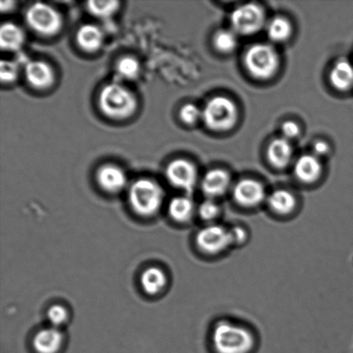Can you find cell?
<instances>
[{
    "instance_id": "5bb4252c",
    "label": "cell",
    "mask_w": 353,
    "mask_h": 353,
    "mask_svg": "<svg viewBox=\"0 0 353 353\" xmlns=\"http://www.w3.org/2000/svg\"><path fill=\"white\" fill-rule=\"evenodd\" d=\"M63 340V334L57 327H47L37 333L33 345L37 353H57L62 347Z\"/></svg>"
},
{
    "instance_id": "4dcf8cb0",
    "label": "cell",
    "mask_w": 353,
    "mask_h": 353,
    "mask_svg": "<svg viewBox=\"0 0 353 353\" xmlns=\"http://www.w3.org/2000/svg\"><path fill=\"white\" fill-rule=\"evenodd\" d=\"M282 132L283 138H285V139H293V138L299 137V134H300V128L295 122L289 121V122H285L283 124Z\"/></svg>"
},
{
    "instance_id": "8992f818",
    "label": "cell",
    "mask_w": 353,
    "mask_h": 353,
    "mask_svg": "<svg viewBox=\"0 0 353 353\" xmlns=\"http://www.w3.org/2000/svg\"><path fill=\"white\" fill-rule=\"evenodd\" d=\"M230 22L235 33L252 36L263 29L265 13L261 6L249 3L238 6L231 14Z\"/></svg>"
},
{
    "instance_id": "ffe728a7",
    "label": "cell",
    "mask_w": 353,
    "mask_h": 353,
    "mask_svg": "<svg viewBox=\"0 0 353 353\" xmlns=\"http://www.w3.org/2000/svg\"><path fill=\"white\" fill-rule=\"evenodd\" d=\"M141 285L148 295H157L167 285V276L160 268H148L141 274Z\"/></svg>"
},
{
    "instance_id": "7a4b0ae2",
    "label": "cell",
    "mask_w": 353,
    "mask_h": 353,
    "mask_svg": "<svg viewBox=\"0 0 353 353\" xmlns=\"http://www.w3.org/2000/svg\"><path fill=\"white\" fill-rule=\"evenodd\" d=\"M102 112L112 119H125L137 108L136 97L129 89L119 84H110L103 88L99 98Z\"/></svg>"
},
{
    "instance_id": "6da1fadb",
    "label": "cell",
    "mask_w": 353,
    "mask_h": 353,
    "mask_svg": "<svg viewBox=\"0 0 353 353\" xmlns=\"http://www.w3.org/2000/svg\"><path fill=\"white\" fill-rule=\"evenodd\" d=\"M212 341L216 353H250L254 347L251 332L223 321L214 327Z\"/></svg>"
},
{
    "instance_id": "ba28073f",
    "label": "cell",
    "mask_w": 353,
    "mask_h": 353,
    "mask_svg": "<svg viewBox=\"0 0 353 353\" xmlns=\"http://www.w3.org/2000/svg\"><path fill=\"white\" fill-rule=\"evenodd\" d=\"M196 242L201 251L208 254H218L234 245L231 231L221 225H210L196 234Z\"/></svg>"
},
{
    "instance_id": "2e32d148",
    "label": "cell",
    "mask_w": 353,
    "mask_h": 353,
    "mask_svg": "<svg viewBox=\"0 0 353 353\" xmlns=\"http://www.w3.org/2000/svg\"><path fill=\"white\" fill-rule=\"evenodd\" d=\"M293 150L292 145L285 138L273 140L269 145L268 157L273 167L283 168L292 161Z\"/></svg>"
},
{
    "instance_id": "d6a6232c",
    "label": "cell",
    "mask_w": 353,
    "mask_h": 353,
    "mask_svg": "<svg viewBox=\"0 0 353 353\" xmlns=\"http://www.w3.org/2000/svg\"><path fill=\"white\" fill-rule=\"evenodd\" d=\"M313 151L316 157H323V155H326L328 151H330V147H328L327 143H325V141H318L314 144Z\"/></svg>"
},
{
    "instance_id": "7c38bea8",
    "label": "cell",
    "mask_w": 353,
    "mask_h": 353,
    "mask_svg": "<svg viewBox=\"0 0 353 353\" xmlns=\"http://www.w3.org/2000/svg\"><path fill=\"white\" fill-rule=\"evenodd\" d=\"M230 176L226 171L214 169L208 172L202 180V190L210 199L223 196L230 186Z\"/></svg>"
},
{
    "instance_id": "d4e9b609",
    "label": "cell",
    "mask_w": 353,
    "mask_h": 353,
    "mask_svg": "<svg viewBox=\"0 0 353 353\" xmlns=\"http://www.w3.org/2000/svg\"><path fill=\"white\" fill-rule=\"evenodd\" d=\"M119 2L117 1H89L88 8L89 12L98 17L105 19L113 15L119 9Z\"/></svg>"
},
{
    "instance_id": "277c9868",
    "label": "cell",
    "mask_w": 353,
    "mask_h": 353,
    "mask_svg": "<svg viewBox=\"0 0 353 353\" xmlns=\"http://www.w3.org/2000/svg\"><path fill=\"white\" fill-rule=\"evenodd\" d=\"M238 110L230 99L216 97L204 106L202 119L210 130L224 132L232 129L236 123Z\"/></svg>"
},
{
    "instance_id": "603a6c76",
    "label": "cell",
    "mask_w": 353,
    "mask_h": 353,
    "mask_svg": "<svg viewBox=\"0 0 353 353\" xmlns=\"http://www.w3.org/2000/svg\"><path fill=\"white\" fill-rule=\"evenodd\" d=\"M292 31L290 23L283 17H275L268 26V36L274 43H283L288 40Z\"/></svg>"
},
{
    "instance_id": "3957f363",
    "label": "cell",
    "mask_w": 353,
    "mask_h": 353,
    "mask_svg": "<svg viewBox=\"0 0 353 353\" xmlns=\"http://www.w3.org/2000/svg\"><path fill=\"white\" fill-rule=\"evenodd\" d=\"M164 192L153 180L141 179L130 187L129 200L134 212L143 216H153L161 209Z\"/></svg>"
},
{
    "instance_id": "44dd1931",
    "label": "cell",
    "mask_w": 353,
    "mask_h": 353,
    "mask_svg": "<svg viewBox=\"0 0 353 353\" xmlns=\"http://www.w3.org/2000/svg\"><path fill=\"white\" fill-rule=\"evenodd\" d=\"M296 201L293 194L285 190L273 192L268 199L269 207L279 214H289L296 208Z\"/></svg>"
},
{
    "instance_id": "83f0119b",
    "label": "cell",
    "mask_w": 353,
    "mask_h": 353,
    "mask_svg": "<svg viewBox=\"0 0 353 353\" xmlns=\"http://www.w3.org/2000/svg\"><path fill=\"white\" fill-rule=\"evenodd\" d=\"M220 208L213 199L204 201L199 208V214L202 219L211 221L219 216Z\"/></svg>"
},
{
    "instance_id": "8fae6325",
    "label": "cell",
    "mask_w": 353,
    "mask_h": 353,
    "mask_svg": "<svg viewBox=\"0 0 353 353\" xmlns=\"http://www.w3.org/2000/svg\"><path fill=\"white\" fill-rule=\"evenodd\" d=\"M24 74L30 85L37 89L50 88L54 81V74L50 65L43 61L28 62Z\"/></svg>"
},
{
    "instance_id": "9c48e42d",
    "label": "cell",
    "mask_w": 353,
    "mask_h": 353,
    "mask_svg": "<svg viewBox=\"0 0 353 353\" xmlns=\"http://www.w3.org/2000/svg\"><path fill=\"white\" fill-rule=\"evenodd\" d=\"M165 175L172 185L185 192H192L197 179V172L190 161L178 159L168 165Z\"/></svg>"
},
{
    "instance_id": "f546056e",
    "label": "cell",
    "mask_w": 353,
    "mask_h": 353,
    "mask_svg": "<svg viewBox=\"0 0 353 353\" xmlns=\"http://www.w3.org/2000/svg\"><path fill=\"white\" fill-rule=\"evenodd\" d=\"M0 76L3 82H12L19 76V67L15 62L1 61L0 63Z\"/></svg>"
},
{
    "instance_id": "1f68e13d",
    "label": "cell",
    "mask_w": 353,
    "mask_h": 353,
    "mask_svg": "<svg viewBox=\"0 0 353 353\" xmlns=\"http://www.w3.org/2000/svg\"><path fill=\"white\" fill-rule=\"evenodd\" d=\"M232 237H233L234 244H241L247 239V233L240 227L234 228L231 230Z\"/></svg>"
},
{
    "instance_id": "484cf974",
    "label": "cell",
    "mask_w": 353,
    "mask_h": 353,
    "mask_svg": "<svg viewBox=\"0 0 353 353\" xmlns=\"http://www.w3.org/2000/svg\"><path fill=\"white\" fill-rule=\"evenodd\" d=\"M117 72L123 78L132 79L137 77L140 72V64L133 57H123L117 63Z\"/></svg>"
},
{
    "instance_id": "52a82bcc",
    "label": "cell",
    "mask_w": 353,
    "mask_h": 353,
    "mask_svg": "<svg viewBox=\"0 0 353 353\" xmlns=\"http://www.w3.org/2000/svg\"><path fill=\"white\" fill-rule=\"evenodd\" d=\"M26 21L31 29L43 36L57 34L62 24L60 13L44 3L31 6L26 13Z\"/></svg>"
},
{
    "instance_id": "30bf717a",
    "label": "cell",
    "mask_w": 353,
    "mask_h": 353,
    "mask_svg": "<svg viewBox=\"0 0 353 353\" xmlns=\"http://www.w3.org/2000/svg\"><path fill=\"white\" fill-rule=\"evenodd\" d=\"M234 199L239 205L254 208L265 199L264 186L257 180L245 179L236 183L234 189Z\"/></svg>"
},
{
    "instance_id": "9a60e30c",
    "label": "cell",
    "mask_w": 353,
    "mask_h": 353,
    "mask_svg": "<svg viewBox=\"0 0 353 353\" xmlns=\"http://www.w3.org/2000/svg\"><path fill=\"white\" fill-rule=\"evenodd\" d=\"M323 172L319 159L316 155L306 154L296 162L294 172L301 182L312 183L320 178Z\"/></svg>"
},
{
    "instance_id": "f1b7e54d",
    "label": "cell",
    "mask_w": 353,
    "mask_h": 353,
    "mask_svg": "<svg viewBox=\"0 0 353 353\" xmlns=\"http://www.w3.org/2000/svg\"><path fill=\"white\" fill-rule=\"evenodd\" d=\"M68 318V313L67 310L63 306L53 305L48 310V319L50 323L53 325V327H57L61 325L64 324Z\"/></svg>"
},
{
    "instance_id": "d6986e66",
    "label": "cell",
    "mask_w": 353,
    "mask_h": 353,
    "mask_svg": "<svg viewBox=\"0 0 353 353\" xmlns=\"http://www.w3.org/2000/svg\"><path fill=\"white\" fill-rule=\"evenodd\" d=\"M24 34L15 23H3L0 29V45L3 50L15 51L23 46Z\"/></svg>"
},
{
    "instance_id": "4316f807",
    "label": "cell",
    "mask_w": 353,
    "mask_h": 353,
    "mask_svg": "<svg viewBox=\"0 0 353 353\" xmlns=\"http://www.w3.org/2000/svg\"><path fill=\"white\" fill-rule=\"evenodd\" d=\"M203 110L193 103H187L180 110V119L187 124H194L202 119Z\"/></svg>"
},
{
    "instance_id": "7402d4cb",
    "label": "cell",
    "mask_w": 353,
    "mask_h": 353,
    "mask_svg": "<svg viewBox=\"0 0 353 353\" xmlns=\"http://www.w3.org/2000/svg\"><path fill=\"white\" fill-rule=\"evenodd\" d=\"M168 210L169 214L175 221L185 223L192 216L194 203L188 197L176 196L171 200Z\"/></svg>"
},
{
    "instance_id": "4fadbf2b",
    "label": "cell",
    "mask_w": 353,
    "mask_h": 353,
    "mask_svg": "<svg viewBox=\"0 0 353 353\" xmlns=\"http://www.w3.org/2000/svg\"><path fill=\"white\" fill-rule=\"evenodd\" d=\"M99 185L107 192H121L127 185V176L124 172L114 165H105L99 169L97 174Z\"/></svg>"
},
{
    "instance_id": "cb8c5ba5",
    "label": "cell",
    "mask_w": 353,
    "mask_h": 353,
    "mask_svg": "<svg viewBox=\"0 0 353 353\" xmlns=\"http://www.w3.org/2000/svg\"><path fill=\"white\" fill-rule=\"evenodd\" d=\"M214 45L216 50L221 52V53H231L237 48V34L232 30L218 31L214 34Z\"/></svg>"
},
{
    "instance_id": "5b68a950",
    "label": "cell",
    "mask_w": 353,
    "mask_h": 353,
    "mask_svg": "<svg viewBox=\"0 0 353 353\" xmlns=\"http://www.w3.org/2000/svg\"><path fill=\"white\" fill-rule=\"evenodd\" d=\"M245 65L252 77L268 79L278 71L279 58L271 45L259 43L249 48L245 55Z\"/></svg>"
},
{
    "instance_id": "ac0fdd59",
    "label": "cell",
    "mask_w": 353,
    "mask_h": 353,
    "mask_svg": "<svg viewBox=\"0 0 353 353\" xmlns=\"http://www.w3.org/2000/svg\"><path fill=\"white\" fill-rule=\"evenodd\" d=\"M103 36L101 30L93 24H85L77 32V43L82 50L88 52L98 50L102 46Z\"/></svg>"
},
{
    "instance_id": "e0dca14e",
    "label": "cell",
    "mask_w": 353,
    "mask_h": 353,
    "mask_svg": "<svg viewBox=\"0 0 353 353\" xmlns=\"http://www.w3.org/2000/svg\"><path fill=\"white\" fill-rule=\"evenodd\" d=\"M332 85L339 91L345 92L353 88V65L347 60H340L330 72Z\"/></svg>"
},
{
    "instance_id": "836d02e7",
    "label": "cell",
    "mask_w": 353,
    "mask_h": 353,
    "mask_svg": "<svg viewBox=\"0 0 353 353\" xmlns=\"http://www.w3.org/2000/svg\"><path fill=\"white\" fill-rule=\"evenodd\" d=\"M15 5L12 1H2L1 2V10L3 12H8L10 9L13 8V6Z\"/></svg>"
}]
</instances>
